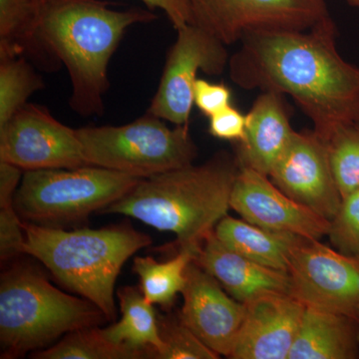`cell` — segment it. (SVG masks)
I'll list each match as a JSON object with an SVG mask.
<instances>
[{
    "mask_svg": "<svg viewBox=\"0 0 359 359\" xmlns=\"http://www.w3.org/2000/svg\"><path fill=\"white\" fill-rule=\"evenodd\" d=\"M192 23L226 46L263 30L306 32L332 18L325 0H188Z\"/></svg>",
    "mask_w": 359,
    "mask_h": 359,
    "instance_id": "obj_8",
    "label": "cell"
},
{
    "mask_svg": "<svg viewBox=\"0 0 359 359\" xmlns=\"http://www.w3.org/2000/svg\"><path fill=\"white\" fill-rule=\"evenodd\" d=\"M36 359H143L152 358L150 351L106 339L102 328L92 327L74 330L57 344L32 353Z\"/></svg>",
    "mask_w": 359,
    "mask_h": 359,
    "instance_id": "obj_23",
    "label": "cell"
},
{
    "mask_svg": "<svg viewBox=\"0 0 359 359\" xmlns=\"http://www.w3.org/2000/svg\"><path fill=\"white\" fill-rule=\"evenodd\" d=\"M359 318L306 306L289 359H358Z\"/></svg>",
    "mask_w": 359,
    "mask_h": 359,
    "instance_id": "obj_18",
    "label": "cell"
},
{
    "mask_svg": "<svg viewBox=\"0 0 359 359\" xmlns=\"http://www.w3.org/2000/svg\"><path fill=\"white\" fill-rule=\"evenodd\" d=\"M327 237L334 249L359 259V189L342 198Z\"/></svg>",
    "mask_w": 359,
    "mask_h": 359,
    "instance_id": "obj_27",
    "label": "cell"
},
{
    "mask_svg": "<svg viewBox=\"0 0 359 359\" xmlns=\"http://www.w3.org/2000/svg\"><path fill=\"white\" fill-rule=\"evenodd\" d=\"M162 349L156 359H218V355L180 320L178 314L158 316Z\"/></svg>",
    "mask_w": 359,
    "mask_h": 359,
    "instance_id": "obj_26",
    "label": "cell"
},
{
    "mask_svg": "<svg viewBox=\"0 0 359 359\" xmlns=\"http://www.w3.org/2000/svg\"><path fill=\"white\" fill-rule=\"evenodd\" d=\"M231 209L250 224L302 238L320 240L330 231L328 219L285 195L266 175L249 168H240Z\"/></svg>",
    "mask_w": 359,
    "mask_h": 359,
    "instance_id": "obj_13",
    "label": "cell"
},
{
    "mask_svg": "<svg viewBox=\"0 0 359 359\" xmlns=\"http://www.w3.org/2000/svg\"><path fill=\"white\" fill-rule=\"evenodd\" d=\"M155 20L149 9L116 11L105 0H40V32L68 71L71 109L82 117L104 114L111 58L128 28Z\"/></svg>",
    "mask_w": 359,
    "mask_h": 359,
    "instance_id": "obj_2",
    "label": "cell"
},
{
    "mask_svg": "<svg viewBox=\"0 0 359 359\" xmlns=\"http://www.w3.org/2000/svg\"><path fill=\"white\" fill-rule=\"evenodd\" d=\"M294 133L283 95L262 92L247 114L244 139L236 143L238 166L269 176Z\"/></svg>",
    "mask_w": 359,
    "mask_h": 359,
    "instance_id": "obj_16",
    "label": "cell"
},
{
    "mask_svg": "<svg viewBox=\"0 0 359 359\" xmlns=\"http://www.w3.org/2000/svg\"><path fill=\"white\" fill-rule=\"evenodd\" d=\"M344 1H346L347 4H349V6L359 9V0H344Z\"/></svg>",
    "mask_w": 359,
    "mask_h": 359,
    "instance_id": "obj_32",
    "label": "cell"
},
{
    "mask_svg": "<svg viewBox=\"0 0 359 359\" xmlns=\"http://www.w3.org/2000/svg\"><path fill=\"white\" fill-rule=\"evenodd\" d=\"M108 321L95 304L61 292L28 264L6 269L0 282L1 358H15L43 349L81 328Z\"/></svg>",
    "mask_w": 359,
    "mask_h": 359,
    "instance_id": "obj_5",
    "label": "cell"
},
{
    "mask_svg": "<svg viewBox=\"0 0 359 359\" xmlns=\"http://www.w3.org/2000/svg\"><path fill=\"white\" fill-rule=\"evenodd\" d=\"M238 172L235 154L219 151L203 164L142 179L103 212L170 231L176 236L180 249L200 250L205 238L231 209Z\"/></svg>",
    "mask_w": 359,
    "mask_h": 359,
    "instance_id": "obj_3",
    "label": "cell"
},
{
    "mask_svg": "<svg viewBox=\"0 0 359 359\" xmlns=\"http://www.w3.org/2000/svg\"><path fill=\"white\" fill-rule=\"evenodd\" d=\"M149 11L160 9L166 14L168 20L178 30L192 23V14L188 0H141Z\"/></svg>",
    "mask_w": 359,
    "mask_h": 359,
    "instance_id": "obj_31",
    "label": "cell"
},
{
    "mask_svg": "<svg viewBox=\"0 0 359 359\" xmlns=\"http://www.w3.org/2000/svg\"><path fill=\"white\" fill-rule=\"evenodd\" d=\"M244 306V320L229 358L289 359L306 306L285 292H263Z\"/></svg>",
    "mask_w": 359,
    "mask_h": 359,
    "instance_id": "obj_15",
    "label": "cell"
},
{
    "mask_svg": "<svg viewBox=\"0 0 359 359\" xmlns=\"http://www.w3.org/2000/svg\"><path fill=\"white\" fill-rule=\"evenodd\" d=\"M245 127L247 115L233 105L209 118V133L219 140L238 143L244 139Z\"/></svg>",
    "mask_w": 359,
    "mask_h": 359,
    "instance_id": "obj_30",
    "label": "cell"
},
{
    "mask_svg": "<svg viewBox=\"0 0 359 359\" xmlns=\"http://www.w3.org/2000/svg\"><path fill=\"white\" fill-rule=\"evenodd\" d=\"M337 34L332 18L306 32L248 33L229 60V75L241 88L292 97L327 141L359 121V67L340 55Z\"/></svg>",
    "mask_w": 359,
    "mask_h": 359,
    "instance_id": "obj_1",
    "label": "cell"
},
{
    "mask_svg": "<svg viewBox=\"0 0 359 359\" xmlns=\"http://www.w3.org/2000/svg\"><path fill=\"white\" fill-rule=\"evenodd\" d=\"M182 295V323L218 355L230 358L244 320V304L229 294L195 259L186 269Z\"/></svg>",
    "mask_w": 359,
    "mask_h": 359,
    "instance_id": "obj_14",
    "label": "cell"
},
{
    "mask_svg": "<svg viewBox=\"0 0 359 359\" xmlns=\"http://www.w3.org/2000/svg\"><path fill=\"white\" fill-rule=\"evenodd\" d=\"M36 66L27 58L0 59V127L28 103V99L45 88Z\"/></svg>",
    "mask_w": 359,
    "mask_h": 359,
    "instance_id": "obj_24",
    "label": "cell"
},
{
    "mask_svg": "<svg viewBox=\"0 0 359 359\" xmlns=\"http://www.w3.org/2000/svg\"><path fill=\"white\" fill-rule=\"evenodd\" d=\"M285 195L332 221L340 195L328 154L327 141L313 131H294L287 150L269 174Z\"/></svg>",
    "mask_w": 359,
    "mask_h": 359,
    "instance_id": "obj_12",
    "label": "cell"
},
{
    "mask_svg": "<svg viewBox=\"0 0 359 359\" xmlns=\"http://www.w3.org/2000/svg\"><path fill=\"white\" fill-rule=\"evenodd\" d=\"M222 244L252 261L287 273L290 257L302 237L261 228L244 219L224 216L215 226Z\"/></svg>",
    "mask_w": 359,
    "mask_h": 359,
    "instance_id": "obj_20",
    "label": "cell"
},
{
    "mask_svg": "<svg viewBox=\"0 0 359 359\" xmlns=\"http://www.w3.org/2000/svg\"><path fill=\"white\" fill-rule=\"evenodd\" d=\"M141 178L106 168L25 171L14 197L20 218L40 226L76 223L103 212L124 197Z\"/></svg>",
    "mask_w": 359,
    "mask_h": 359,
    "instance_id": "obj_6",
    "label": "cell"
},
{
    "mask_svg": "<svg viewBox=\"0 0 359 359\" xmlns=\"http://www.w3.org/2000/svg\"><path fill=\"white\" fill-rule=\"evenodd\" d=\"M25 254L39 259L66 289L88 299L114 320L115 283L135 252L152 244L130 224L65 231L23 222Z\"/></svg>",
    "mask_w": 359,
    "mask_h": 359,
    "instance_id": "obj_4",
    "label": "cell"
},
{
    "mask_svg": "<svg viewBox=\"0 0 359 359\" xmlns=\"http://www.w3.org/2000/svg\"><path fill=\"white\" fill-rule=\"evenodd\" d=\"M195 262L243 304L263 292H289L287 273L257 264L229 249L219 242L214 231L205 238Z\"/></svg>",
    "mask_w": 359,
    "mask_h": 359,
    "instance_id": "obj_17",
    "label": "cell"
},
{
    "mask_svg": "<svg viewBox=\"0 0 359 359\" xmlns=\"http://www.w3.org/2000/svg\"><path fill=\"white\" fill-rule=\"evenodd\" d=\"M147 112L121 126L76 129L86 165L145 179L194 164L198 147L189 124L168 127Z\"/></svg>",
    "mask_w": 359,
    "mask_h": 359,
    "instance_id": "obj_7",
    "label": "cell"
},
{
    "mask_svg": "<svg viewBox=\"0 0 359 359\" xmlns=\"http://www.w3.org/2000/svg\"><path fill=\"white\" fill-rule=\"evenodd\" d=\"M25 231L14 201L0 202V259L2 263L25 254Z\"/></svg>",
    "mask_w": 359,
    "mask_h": 359,
    "instance_id": "obj_28",
    "label": "cell"
},
{
    "mask_svg": "<svg viewBox=\"0 0 359 359\" xmlns=\"http://www.w3.org/2000/svg\"><path fill=\"white\" fill-rule=\"evenodd\" d=\"M230 57L226 45L200 26L180 28L147 112L176 126L189 124L198 72L222 75Z\"/></svg>",
    "mask_w": 359,
    "mask_h": 359,
    "instance_id": "obj_9",
    "label": "cell"
},
{
    "mask_svg": "<svg viewBox=\"0 0 359 359\" xmlns=\"http://www.w3.org/2000/svg\"><path fill=\"white\" fill-rule=\"evenodd\" d=\"M121 320L102 328L106 339L116 344H126L136 349L150 351L152 358L162 349L158 316L154 304L149 302L140 289L121 287L117 292Z\"/></svg>",
    "mask_w": 359,
    "mask_h": 359,
    "instance_id": "obj_21",
    "label": "cell"
},
{
    "mask_svg": "<svg viewBox=\"0 0 359 359\" xmlns=\"http://www.w3.org/2000/svg\"><path fill=\"white\" fill-rule=\"evenodd\" d=\"M0 161L23 171L87 166L76 130L27 103L0 127Z\"/></svg>",
    "mask_w": 359,
    "mask_h": 359,
    "instance_id": "obj_11",
    "label": "cell"
},
{
    "mask_svg": "<svg viewBox=\"0 0 359 359\" xmlns=\"http://www.w3.org/2000/svg\"><path fill=\"white\" fill-rule=\"evenodd\" d=\"M198 252L194 249H180L173 259L163 263L152 257H135L132 271L139 278V289L145 299L154 306L171 308L185 287L186 269Z\"/></svg>",
    "mask_w": 359,
    "mask_h": 359,
    "instance_id": "obj_22",
    "label": "cell"
},
{
    "mask_svg": "<svg viewBox=\"0 0 359 359\" xmlns=\"http://www.w3.org/2000/svg\"><path fill=\"white\" fill-rule=\"evenodd\" d=\"M287 273L289 294L304 306L359 318V259L304 238Z\"/></svg>",
    "mask_w": 359,
    "mask_h": 359,
    "instance_id": "obj_10",
    "label": "cell"
},
{
    "mask_svg": "<svg viewBox=\"0 0 359 359\" xmlns=\"http://www.w3.org/2000/svg\"><path fill=\"white\" fill-rule=\"evenodd\" d=\"M194 105L210 118L231 106V90L224 84L198 78L194 86Z\"/></svg>",
    "mask_w": 359,
    "mask_h": 359,
    "instance_id": "obj_29",
    "label": "cell"
},
{
    "mask_svg": "<svg viewBox=\"0 0 359 359\" xmlns=\"http://www.w3.org/2000/svg\"><path fill=\"white\" fill-rule=\"evenodd\" d=\"M27 58L39 69L62 67L40 32V0H0V59Z\"/></svg>",
    "mask_w": 359,
    "mask_h": 359,
    "instance_id": "obj_19",
    "label": "cell"
},
{
    "mask_svg": "<svg viewBox=\"0 0 359 359\" xmlns=\"http://www.w3.org/2000/svg\"><path fill=\"white\" fill-rule=\"evenodd\" d=\"M328 154L341 198L359 189V121L342 125L327 140Z\"/></svg>",
    "mask_w": 359,
    "mask_h": 359,
    "instance_id": "obj_25",
    "label": "cell"
}]
</instances>
